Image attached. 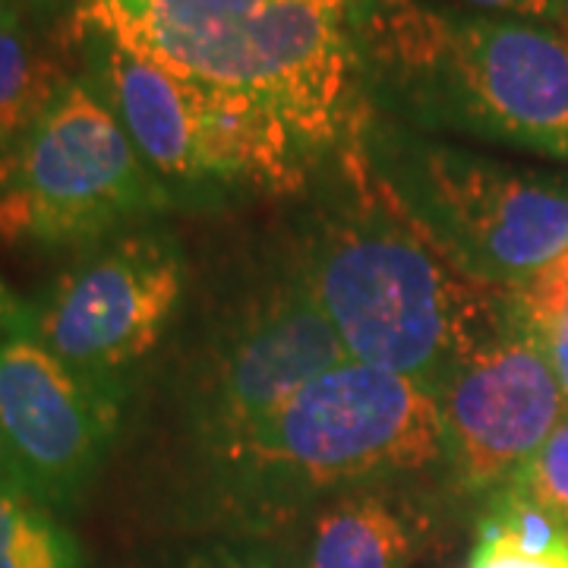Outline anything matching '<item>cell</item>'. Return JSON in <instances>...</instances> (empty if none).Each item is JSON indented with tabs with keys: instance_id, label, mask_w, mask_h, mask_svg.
<instances>
[{
	"instance_id": "19",
	"label": "cell",
	"mask_w": 568,
	"mask_h": 568,
	"mask_svg": "<svg viewBox=\"0 0 568 568\" xmlns=\"http://www.w3.org/2000/svg\"><path fill=\"white\" fill-rule=\"evenodd\" d=\"M452 3H465V7H474L480 13H499V17H518V20L559 26L566 0H452Z\"/></svg>"
},
{
	"instance_id": "4",
	"label": "cell",
	"mask_w": 568,
	"mask_h": 568,
	"mask_svg": "<svg viewBox=\"0 0 568 568\" xmlns=\"http://www.w3.org/2000/svg\"><path fill=\"white\" fill-rule=\"evenodd\" d=\"M443 458L439 395L402 373L345 361L212 465L246 506L284 508Z\"/></svg>"
},
{
	"instance_id": "6",
	"label": "cell",
	"mask_w": 568,
	"mask_h": 568,
	"mask_svg": "<svg viewBox=\"0 0 568 568\" xmlns=\"http://www.w3.org/2000/svg\"><path fill=\"white\" fill-rule=\"evenodd\" d=\"M361 140L379 178L474 278L511 291L568 253V174L426 140L369 108Z\"/></svg>"
},
{
	"instance_id": "17",
	"label": "cell",
	"mask_w": 568,
	"mask_h": 568,
	"mask_svg": "<svg viewBox=\"0 0 568 568\" xmlns=\"http://www.w3.org/2000/svg\"><path fill=\"white\" fill-rule=\"evenodd\" d=\"M508 484L528 496L534 506L568 525V417Z\"/></svg>"
},
{
	"instance_id": "8",
	"label": "cell",
	"mask_w": 568,
	"mask_h": 568,
	"mask_svg": "<svg viewBox=\"0 0 568 568\" xmlns=\"http://www.w3.org/2000/svg\"><path fill=\"white\" fill-rule=\"evenodd\" d=\"M181 294V246L140 224L80 250L32 306L36 332L80 379L123 402L126 373L159 347Z\"/></svg>"
},
{
	"instance_id": "12",
	"label": "cell",
	"mask_w": 568,
	"mask_h": 568,
	"mask_svg": "<svg viewBox=\"0 0 568 568\" xmlns=\"http://www.w3.org/2000/svg\"><path fill=\"white\" fill-rule=\"evenodd\" d=\"M424 540L410 506L351 489L316 515L301 568H407Z\"/></svg>"
},
{
	"instance_id": "21",
	"label": "cell",
	"mask_w": 568,
	"mask_h": 568,
	"mask_svg": "<svg viewBox=\"0 0 568 568\" xmlns=\"http://www.w3.org/2000/svg\"><path fill=\"white\" fill-rule=\"evenodd\" d=\"M22 7L20 0H0V26L7 20H13V17H20Z\"/></svg>"
},
{
	"instance_id": "15",
	"label": "cell",
	"mask_w": 568,
	"mask_h": 568,
	"mask_svg": "<svg viewBox=\"0 0 568 568\" xmlns=\"http://www.w3.org/2000/svg\"><path fill=\"white\" fill-rule=\"evenodd\" d=\"M0 568H85L80 540L26 489H0Z\"/></svg>"
},
{
	"instance_id": "1",
	"label": "cell",
	"mask_w": 568,
	"mask_h": 568,
	"mask_svg": "<svg viewBox=\"0 0 568 568\" xmlns=\"http://www.w3.org/2000/svg\"><path fill=\"white\" fill-rule=\"evenodd\" d=\"M338 162L342 193L313 222L301 282L347 361L402 373L443 395L470 354L515 328L508 291L465 272L414 219L366 159L361 126L338 149Z\"/></svg>"
},
{
	"instance_id": "2",
	"label": "cell",
	"mask_w": 568,
	"mask_h": 568,
	"mask_svg": "<svg viewBox=\"0 0 568 568\" xmlns=\"http://www.w3.org/2000/svg\"><path fill=\"white\" fill-rule=\"evenodd\" d=\"M366 108L568 162V36L556 26L426 0H354Z\"/></svg>"
},
{
	"instance_id": "10",
	"label": "cell",
	"mask_w": 568,
	"mask_h": 568,
	"mask_svg": "<svg viewBox=\"0 0 568 568\" xmlns=\"http://www.w3.org/2000/svg\"><path fill=\"white\" fill-rule=\"evenodd\" d=\"M121 398L58 361L36 313L0 282V429L29 493L44 506H77L118 433Z\"/></svg>"
},
{
	"instance_id": "22",
	"label": "cell",
	"mask_w": 568,
	"mask_h": 568,
	"mask_svg": "<svg viewBox=\"0 0 568 568\" xmlns=\"http://www.w3.org/2000/svg\"><path fill=\"white\" fill-rule=\"evenodd\" d=\"M556 29H562V32L568 36V0L562 3V17H559V26H556Z\"/></svg>"
},
{
	"instance_id": "14",
	"label": "cell",
	"mask_w": 568,
	"mask_h": 568,
	"mask_svg": "<svg viewBox=\"0 0 568 568\" xmlns=\"http://www.w3.org/2000/svg\"><path fill=\"white\" fill-rule=\"evenodd\" d=\"M465 568H568V525L503 484Z\"/></svg>"
},
{
	"instance_id": "7",
	"label": "cell",
	"mask_w": 568,
	"mask_h": 568,
	"mask_svg": "<svg viewBox=\"0 0 568 568\" xmlns=\"http://www.w3.org/2000/svg\"><path fill=\"white\" fill-rule=\"evenodd\" d=\"M174 203L82 80L0 162V241L10 246L85 250Z\"/></svg>"
},
{
	"instance_id": "16",
	"label": "cell",
	"mask_w": 568,
	"mask_h": 568,
	"mask_svg": "<svg viewBox=\"0 0 568 568\" xmlns=\"http://www.w3.org/2000/svg\"><path fill=\"white\" fill-rule=\"evenodd\" d=\"M511 325L544 351L568 402V253L508 291Z\"/></svg>"
},
{
	"instance_id": "3",
	"label": "cell",
	"mask_w": 568,
	"mask_h": 568,
	"mask_svg": "<svg viewBox=\"0 0 568 568\" xmlns=\"http://www.w3.org/2000/svg\"><path fill=\"white\" fill-rule=\"evenodd\" d=\"M354 0H73V29L278 111L320 155L364 121Z\"/></svg>"
},
{
	"instance_id": "18",
	"label": "cell",
	"mask_w": 568,
	"mask_h": 568,
	"mask_svg": "<svg viewBox=\"0 0 568 568\" xmlns=\"http://www.w3.org/2000/svg\"><path fill=\"white\" fill-rule=\"evenodd\" d=\"M181 568H301L284 549L265 540H219L196 549Z\"/></svg>"
},
{
	"instance_id": "5",
	"label": "cell",
	"mask_w": 568,
	"mask_h": 568,
	"mask_svg": "<svg viewBox=\"0 0 568 568\" xmlns=\"http://www.w3.org/2000/svg\"><path fill=\"white\" fill-rule=\"evenodd\" d=\"M73 32L85 63L82 82L108 104L171 196L209 186L291 196L323 159L278 111L183 80L99 32Z\"/></svg>"
},
{
	"instance_id": "9",
	"label": "cell",
	"mask_w": 568,
	"mask_h": 568,
	"mask_svg": "<svg viewBox=\"0 0 568 568\" xmlns=\"http://www.w3.org/2000/svg\"><path fill=\"white\" fill-rule=\"evenodd\" d=\"M345 361V347L301 275L260 287L209 332L193 366L186 407L205 458L215 462Z\"/></svg>"
},
{
	"instance_id": "13",
	"label": "cell",
	"mask_w": 568,
	"mask_h": 568,
	"mask_svg": "<svg viewBox=\"0 0 568 568\" xmlns=\"http://www.w3.org/2000/svg\"><path fill=\"white\" fill-rule=\"evenodd\" d=\"M70 82L61 51L26 26L22 13L0 26V162Z\"/></svg>"
},
{
	"instance_id": "11",
	"label": "cell",
	"mask_w": 568,
	"mask_h": 568,
	"mask_svg": "<svg viewBox=\"0 0 568 568\" xmlns=\"http://www.w3.org/2000/svg\"><path fill=\"white\" fill-rule=\"evenodd\" d=\"M439 405L452 480L465 493L508 484L568 417L552 366L518 328L470 354Z\"/></svg>"
},
{
	"instance_id": "20",
	"label": "cell",
	"mask_w": 568,
	"mask_h": 568,
	"mask_svg": "<svg viewBox=\"0 0 568 568\" xmlns=\"http://www.w3.org/2000/svg\"><path fill=\"white\" fill-rule=\"evenodd\" d=\"M0 489H26V477H22L20 462H17V455H13V448L7 443V436H3V429H0Z\"/></svg>"
}]
</instances>
